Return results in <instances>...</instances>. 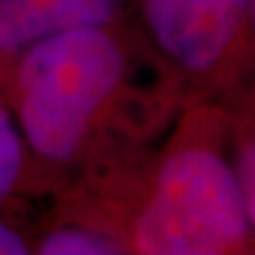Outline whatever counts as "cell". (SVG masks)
<instances>
[{
  "mask_svg": "<svg viewBox=\"0 0 255 255\" xmlns=\"http://www.w3.org/2000/svg\"><path fill=\"white\" fill-rule=\"evenodd\" d=\"M124 70L122 47L102 28L58 32L23 49L4 79L26 147L43 162L73 159Z\"/></svg>",
  "mask_w": 255,
  "mask_h": 255,
  "instance_id": "cell-1",
  "label": "cell"
},
{
  "mask_svg": "<svg viewBox=\"0 0 255 255\" xmlns=\"http://www.w3.org/2000/svg\"><path fill=\"white\" fill-rule=\"evenodd\" d=\"M236 170L206 147L172 151L134 223L132 245L147 255H217L249 236Z\"/></svg>",
  "mask_w": 255,
  "mask_h": 255,
  "instance_id": "cell-2",
  "label": "cell"
},
{
  "mask_svg": "<svg viewBox=\"0 0 255 255\" xmlns=\"http://www.w3.org/2000/svg\"><path fill=\"white\" fill-rule=\"evenodd\" d=\"M251 0H142L147 28L187 70H209L234 43Z\"/></svg>",
  "mask_w": 255,
  "mask_h": 255,
  "instance_id": "cell-3",
  "label": "cell"
},
{
  "mask_svg": "<svg viewBox=\"0 0 255 255\" xmlns=\"http://www.w3.org/2000/svg\"><path fill=\"white\" fill-rule=\"evenodd\" d=\"M119 4L122 0H0V79L30 45L75 28H102Z\"/></svg>",
  "mask_w": 255,
  "mask_h": 255,
  "instance_id": "cell-4",
  "label": "cell"
},
{
  "mask_svg": "<svg viewBox=\"0 0 255 255\" xmlns=\"http://www.w3.org/2000/svg\"><path fill=\"white\" fill-rule=\"evenodd\" d=\"M28 164V147L9 107L0 98V206L21 187Z\"/></svg>",
  "mask_w": 255,
  "mask_h": 255,
  "instance_id": "cell-5",
  "label": "cell"
},
{
  "mask_svg": "<svg viewBox=\"0 0 255 255\" xmlns=\"http://www.w3.org/2000/svg\"><path fill=\"white\" fill-rule=\"evenodd\" d=\"M122 251L113 238L83 228L51 230L36 245V253L41 255H113Z\"/></svg>",
  "mask_w": 255,
  "mask_h": 255,
  "instance_id": "cell-6",
  "label": "cell"
},
{
  "mask_svg": "<svg viewBox=\"0 0 255 255\" xmlns=\"http://www.w3.org/2000/svg\"><path fill=\"white\" fill-rule=\"evenodd\" d=\"M236 174H238V181H241L249 226H251V230H255V142L249 147H245L241 162H238Z\"/></svg>",
  "mask_w": 255,
  "mask_h": 255,
  "instance_id": "cell-7",
  "label": "cell"
},
{
  "mask_svg": "<svg viewBox=\"0 0 255 255\" xmlns=\"http://www.w3.org/2000/svg\"><path fill=\"white\" fill-rule=\"evenodd\" d=\"M30 253V243L17 228L0 217V255H26Z\"/></svg>",
  "mask_w": 255,
  "mask_h": 255,
  "instance_id": "cell-8",
  "label": "cell"
},
{
  "mask_svg": "<svg viewBox=\"0 0 255 255\" xmlns=\"http://www.w3.org/2000/svg\"><path fill=\"white\" fill-rule=\"evenodd\" d=\"M249 9H251V15H253V19H255V0H251V2H249Z\"/></svg>",
  "mask_w": 255,
  "mask_h": 255,
  "instance_id": "cell-9",
  "label": "cell"
}]
</instances>
